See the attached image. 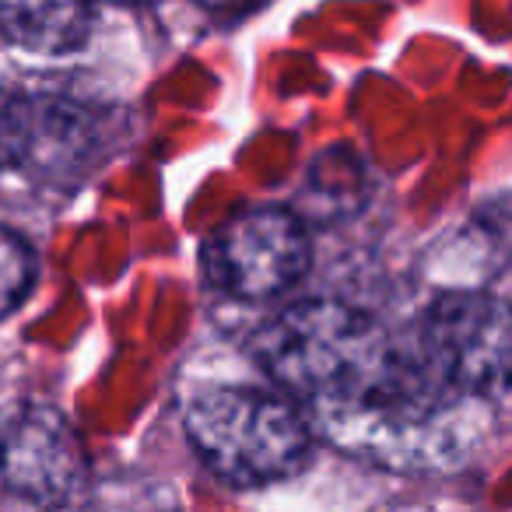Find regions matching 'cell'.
Listing matches in <instances>:
<instances>
[{
    "mask_svg": "<svg viewBox=\"0 0 512 512\" xmlns=\"http://www.w3.org/2000/svg\"><path fill=\"white\" fill-rule=\"evenodd\" d=\"M0 474L32 502L64 505L85 484L88 456L64 414L25 407L0 428Z\"/></svg>",
    "mask_w": 512,
    "mask_h": 512,
    "instance_id": "5b68a950",
    "label": "cell"
},
{
    "mask_svg": "<svg viewBox=\"0 0 512 512\" xmlns=\"http://www.w3.org/2000/svg\"><path fill=\"white\" fill-rule=\"evenodd\" d=\"M256 355L281 390L341 425H411L449 397L418 355H400L376 320L344 302L288 306L260 330Z\"/></svg>",
    "mask_w": 512,
    "mask_h": 512,
    "instance_id": "6da1fadb",
    "label": "cell"
},
{
    "mask_svg": "<svg viewBox=\"0 0 512 512\" xmlns=\"http://www.w3.org/2000/svg\"><path fill=\"white\" fill-rule=\"evenodd\" d=\"M127 4H144V0H127Z\"/></svg>",
    "mask_w": 512,
    "mask_h": 512,
    "instance_id": "30bf717a",
    "label": "cell"
},
{
    "mask_svg": "<svg viewBox=\"0 0 512 512\" xmlns=\"http://www.w3.org/2000/svg\"><path fill=\"white\" fill-rule=\"evenodd\" d=\"M200 4H207V8H214V11H242V8L260 4V0H200Z\"/></svg>",
    "mask_w": 512,
    "mask_h": 512,
    "instance_id": "9c48e42d",
    "label": "cell"
},
{
    "mask_svg": "<svg viewBox=\"0 0 512 512\" xmlns=\"http://www.w3.org/2000/svg\"><path fill=\"white\" fill-rule=\"evenodd\" d=\"M309 267V235L292 211L249 207L228 218L204 246L211 285L239 299H271Z\"/></svg>",
    "mask_w": 512,
    "mask_h": 512,
    "instance_id": "277c9868",
    "label": "cell"
},
{
    "mask_svg": "<svg viewBox=\"0 0 512 512\" xmlns=\"http://www.w3.org/2000/svg\"><path fill=\"white\" fill-rule=\"evenodd\" d=\"M95 0H0V32L43 57L74 53L92 32Z\"/></svg>",
    "mask_w": 512,
    "mask_h": 512,
    "instance_id": "52a82bcc",
    "label": "cell"
},
{
    "mask_svg": "<svg viewBox=\"0 0 512 512\" xmlns=\"http://www.w3.org/2000/svg\"><path fill=\"white\" fill-rule=\"evenodd\" d=\"M418 362L446 393L505 390L509 376V316L505 306L481 292L442 295L421 323Z\"/></svg>",
    "mask_w": 512,
    "mask_h": 512,
    "instance_id": "3957f363",
    "label": "cell"
},
{
    "mask_svg": "<svg viewBox=\"0 0 512 512\" xmlns=\"http://www.w3.org/2000/svg\"><path fill=\"white\" fill-rule=\"evenodd\" d=\"M92 127L78 106L29 95L0 109V162L29 176L60 179L85 162Z\"/></svg>",
    "mask_w": 512,
    "mask_h": 512,
    "instance_id": "8992f818",
    "label": "cell"
},
{
    "mask_svg": "<svg viewBox=\"0 0 512 512\" xmlns=\"http://www.w3.org/2000/svg\"><path fill=\"white\" fill-rule=\"evenodd\" d=\"M36 278V260L22 235L0 228V316L15 313Z\"/></svg>",
    "mask_w": 512,
    "mask_h": 512,
    "instance_id": "ba28073f",
    "label": "cell"
},
{
    "mask_svg": "<svg viewBox=\"0 0 512 512\" xmlns=\"http://www.w3.org/2000/svg\"><path fill=\"white\" fill-rule=\"evenodd\" d=\"M200 460L232 484L288 477L309 449V428L292 404L253 386H211L186 411Z\"/></svg>",
    "mask_w": 512,
    "mask_h": 512,
    "instance_id": "7a4b0ae2",
    "label": "cell"
}]
</instances>
